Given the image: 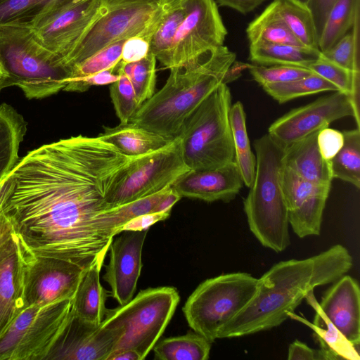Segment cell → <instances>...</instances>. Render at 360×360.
<instances>
[{"instance_id": "obj_1", "label": "cell", "mask_w": 360, "mask_h": 360, "mask_svg": "<svg viewBox=\"0 0 360 360\" xmlns=\"http://www.w3.org/2000/svg\"><path fill=\"white\" fill-rule=\"evenodd\" d=\"M131 158L98 136L44 145L3 179L0 207L26 250L87 269L109 250L113 238L101 217L105 195Z\"/></svg>"}, {"instance_id": "obj_2", "label": "cell", "mask_w": 360, "mask_h": 360, "mask_svg": "<svg viewBox=\"0 0 360 360\" xmlns=\"http://www.w3.org/2000/svg\"><path fill=\"white\" fill-rule=\"evenodd\" d=\"M352 265L349 252L339 244L306 259L275 264L258 278L254 297L221 328L218 339L248 335L280 326L308 292L335 282Z\"/></svg>"}, {"instance_id": "obj_3", "label": "cell", "mask_w": 360, "mask_h": 360, "mask_svg": "<svg viewBox=\"0 0 360 360\" xmlns=\"http://www.w3.org/2000/svg\"><path fill=\"white\" fill-rule=\"evenodd\" d=\"M236 55L224 45L171 68L162 88L144 102L131 122L176 138L185 120L221 83L237 77Z\"/></svg>"}, {"instance_id": "obj_4", "label": "cell", "mask_w": 360, "mask_h": 360, "mask_svg": "<svg viewBox=\"0 0 360 360\" xmlns=\"http://www.w3.org/2000/svg\"><path fill=\"white\" fill-rule=\"evenodd\" d=\"M255 175L243 207L250 231L276 252L290 244L289 218L281 183L284 148L268 134L254 142Z\"/></svg>"}, {"instance_id": "obj_5", "label": "cell", "mask_w": 360, "mask_h": 360, "mask_svg": "<svg viewBox=\"0 0 360 360\" xmlns=\"http://www.w3.org/2000/svg\"><path fill=\"white\" fill-rule=\"evenodd\" d=\"M0 91L18 86L29 98H43L63 90L72 68L44 46L32 29L0 28Z\"/></svg>"}, {"instance_id": "obj_6", "label": "cell", "mask_w": 360, "mask_h": 360, "mask_svg": "<svg viewBox=\"0 0 360 360\" xmlns=\"http://www.w3.org/2000/svg\"><path fill=\"white\" fill-rule=\"evenodd\" d=\"M231 102L230 90L221 83L185 120L177 137L191 170L214 169L234 161Z\"/></svg>"}, {"instance_id": "obj_7", "label": "cell", "mask_w": 360, "mask_h": 360, "mask_svg": "<svg viewBox=\"0 0 360 360\" xmlns=\"http://www.w3.org/2000/svg\"><path fill=\"white\" fill-rule=\"evenodd\" d=\"M259 280L245 272L221 274L201 283L183 307L187 323L211 343L221 328L238 314L256 294Z\"/></svg>"}, {"instance_id": "obj_8", "label": "cell", "mask_w": 360, "mask_h": 360, "mask_svg": "<svg viewBox=\"0 0 360 360\" xmlns=\"http://www.w3.org/2000/svg\"><path fill=\"white\" fill-rule=\"evenodd\" d=\"M167 0H102L98 13L65 58L72 68L105 46L135 36L149 41Z\"/></svg>"}, {"instance_id": "obj_9", "label": "cell", "mask_w": 360, "mask_h": 360, "mask_svg": "<svg viewBox=\"0 0 360 360\" xmlns=\"http://www.w3.org/2000/svg\"><path fill=\"white\" fill-rule=\"evenodd\" d=\"M179 300L173 287L147 288L127 304L108 309L101 325L124 329L113 350L133 349L144 359L164 333Z\"/></svg>"}, {"instance_id": "obj_10", "label": "cell", "mask_w": 360, "mask_h": 360, "mask_svg": "<svg viewBox=\"0 0 360 360\" xmlns=\"http://www.w3.org/2000/svg\"><path fill=\"white\" fill-rule=\"evenodd\" d=\"M189 170L179 137L161 149L134 157L114 174L105 195L106 210L156 193Z\"/></svg>"}, {"instance_id": "obj_11", "label": "cell", "mask_w": 360, "mask_h": 360, "mask_svg": "<svg viewBox=\"0 0 360 360\" xmlns=\"http://www.w3.org/2000/svg\"><path fill=\"white\" fill-rule=\"evenodd\" d=\"M72 312V299L22 310L0 336V360H44Z\"/></svg>"}, {"instance_id": "obj_12", "label": "cell", "mask_w": 360, "mask_h": 360, "mask_svg": "<svg viewBox=\"0 0 360 360\" xmlns=\"http://www.w3.org/2000/svg\"><path fill=\"white\" fill-rule=\"evenodd\" d=\"M20 244L25 309L72 299L86 269L65 259L34 254Z\"/></svg>"}, {"instance_id": "obj_13", "label": "cell", "mask_w": 360, "mask_h": 360, "mask_svg": "<svg viewBox=\"0 0 360 360\" xmlns=\"http://www.w3.org/2000/svg\"><path fill=\"white\" fill-rule=\"evenodd\" d=\"M185 18L174 40L165 68L170 69L224 46L226 28L213 0H182Z\"/></svg>"}, {"instance_id": "obj_14", "label": "cell", "mask_w": 360, "mask_h": 360, "mask_svg": "<svg viewBox=\"0 0 360 360\" xmlns=\"http://www.w3.org/2000/svg\"><path fill=\"white\" fill-rule=\"evenodd\" d=\"M353 116L359 128V112L352 98L342 91L319 98L305 105L292 109L276 120L268 134L283 148L304 138L342 117Z\"/></svg>"}, {"instance_id": "obj_15", "label": "cell", "mask_w": 360, "mask_h": 360, "mask_svg": "<svg viewBox=\"0 0 360 360\" xmlns=\"http://www.w3.org/2000/svg\"><path fill=\"white\" fill-rule=\"evenodd\" d=\"M102 0H70L46 13L32 28L36 39L64 58L96 18Z\"/></svg>"}, {"instance_id": "obj_16", "label": "cell", "mask_w": 360, "mask_h": 360, "mask_svg": "<svg viewBox=\"0 0 360 360\" xmlns=\"http://www.w3.org/2000/svg\"><path fill=\"white\" fill-rule=\"evenodd\" d=\"M123 335L122 327L96 325L72 311L44 360H106Z\"/></svg>"}, {"instance_id": "obj_17", "label": "cell", "mask_w": 360, "mask_h": 360, "mask_svg": "<svg viewBox=\"0 0 360 360\" xmlns=\"http://www.w3.org/2000/svg\"><path fill=\"white\" fill-rule=\"evenodd\" d=\"M281 183L289 223L294 233L301 238L319 236L331 186L304 180L285 166L281 171Z\"/></svg>"}, {"instance_id": "obj_18", "label": "cell", "mask_w": 360, "mask_h": 360, "mask_svg": "<svg viewBox=\"0 0 360 360\" xmlns=\"http://www.w3.org/2000/svg\"><path fill=\"white\" fill-rule=\"evenodd\" d=\"M148 231V229L123 231L110 245V261L103 278L110 285V295L120 305L129 302L136 291Z\"/></svg>"}, {"instance_id": "obj_19", "label": "cell", "mask_w": 360, "mask_h": 360, "mask_svg": "<svg viewBox=\"0 0 360 360\" xmlns=\"http://www.w3.org/2000/svg\"><path fill=\"white\" fill-rule=\"evenodd\" d=\"M304 299L318 309L354 345L360 344V290L357 281L343 275L324 292L319 302L314 290Z\"/></svg>"}, {"instance_id": "obj_20", "label": "cell", "mask_w": 360, "mask_h": 360, "mask_svg": "<svg viewBox=\"0 0 360 360\" xmlns=\"http://www.w3.org/2000/svg\"><path fill=\"white\" fill-rule=\"evenodd\" d=\"M243 184L240 171L233 161L214 169L189 170L171 186L181 198L228 202L235 198Z\"/></svg>"}, {"instance_id": "obj_21", "label": "cell", "mask_w": 360, "mask_h": 360, "mask_svg": "<svg viewBox=\"0 0 360 360\" xmlns=\"http://www.w3.org/2000/svg\"><path fill=\"white\" fill-rule=\"evenodd\" d=\"M24 309L22 251L17 236L11 250L0 262V336Z\"/></svg>"}, {"instance_id": "obj_22", "label": "cell", "mask_w": 360, "mask_h": 360, "mask_svg": "<svg viewBox=\"0 0 360 360\" xmlns=\"http://www.w3.org/2000/svg\"><path fill=\"white\" fill-rule=\"evenodd\" d=\"M319 130L285 147L283 165L304 180L331 186L333 178L330 161L322 158L317 145Z\"/></svg>"}, {"instance_id": "obj_23", "label": "cell", "mask_w": 360, "mask_h": 360, "mask_svg": "<svg viewBox=\"0 0 360 360\" xmlns=\"http://www.w3.org/2000/svg\"><path fill=\"white\" fill-rule=\"evenodd\" d=\"M105 256L98 257L85 270L72 299V311L77 316L100 325L106 313L105 302L110 293L100 281Z\"/></svg>"}, {"instance_id": "obj_24", "label": "cell", "mask_w": 360, "mask_h": 360, "mask_svg": "<svg viewBox=\"0 0 360 360\" xmlns=\"http://www.w3.org/2000/svg\"><path fill=\"white\" fill-rule=\"evenodd\" d=\"M125 155L136 157L161 149L174 139L148 130L133 122L104 127L98 136Z\"/></svg>"}, {"instance_id": "obj_25", "label": "cell", "mask_w": 360, "mask_h": 360, "mask_svg": "<svg viewBox=\"0 0 360 360\" xmlns=\"http://www.w3.org/2000/svg\"><path fill=\"white\" fill-rule=\"evenodd\" d=\"M314 310L313 323L294 312H289L288 316L312 330L326 360H359V346L352 344L318 309Z\"/></svg>"}, {"instance_id": "obj_26", "label": "cell", "mask_w": 360, "mask_h": 360, "mask_svg": "<svg viewBox=\"0 0 360 360\" xmlns=\"http://www.w3.org/2000/svg\"><path fill=\"white\" fill-rule=\"evenodd\" d=\"M22 115L7 103L0 104V182L19 160L18 150L27 131Z\"/></svg>"}, {"instance_id": "obj_27", "label": "cell", "mask_w": 360, "mask_h": 360, "mask_svg": "<svg viewBox=\"0 0 360 360\" xmlns=\"http://www.w3.org/2000/svg\"><path fill=\"white\" fill-rule=\"evenodd\" d=\"M249 60L255 65H293L307 68L321 57L319 49L279 44H250Z\"/></svg>"}, {"instance_id": "obj_28", "label": "cell", "mask_w": 360, "mask_h": 360, "mask_svg": "<svg viewBox=\"0 0 360 360\" xmlns=\"http://www.w3.org/2000/svg\"><path fill=\"white\" fill-rule=\"evenodd\" d=\"M186 8L182 0H167L149 41V51L165 67L176 34L185 18Z\"/></svg>"}, {"instance_id": "obj_29", "label": "cell", "mask_w": 360, "mask_h": 360, "mask_svg": "<svg viewBox=\"0 0 360 360\" xmlns=\"http://www.w3.org/2000/svg\"><path fill=\"white\" fill-rule=\"evenodd\" d=\"M70 0H0V28L32 29L53 8Z\"/></svg>"}, {"instance_id": "obj_30", "label": "cell", "mask_w": 360, "mask_h": 360, "mask_svg": "<svg viewBox=\"0 0 360 360\" xmlns=\"http://www.w3.org/2000/svg\"><path fill=\"white\" fill-rule=\"evenodd\" d=\"M229 122L234 146V162L241 174L243 184L250 187L253 183L256 157L251 150L246 129V115L241 102L231 105L229 110Z\"/></svg>"}, {"instance_id": "obj_31", "label": "cell", "mask_w": 360, "mask_h": 360, "mask_svg": "<svg viewBox=\"0 0 360 360\" xmlns=\"http://www.w3.org/2000/svg\"><path fill=\"white\" fill-rule=\"evenodd\" d=\"M153 349L155 358L160 360H207L211 342L193 331L163 339Z\"/></svg>"}, {"instance_id": "obj_32", "label": "cell", "mask_w": 360, "mask_h": 360, "mask_svg": "<svg viewBox=\"0 0 360 360\" xmlns=\"http://www.w3.org/2000/svg\"><path fill=\"white\" fill-rule=\"evenodd\" d=\"M246 34L250 44L302 46L280 18L273 1L249 23Z\"/></svg>"}, {"instance_id": "obj_33", "label": "cell", "mask_w": 360, "mask_h": 360, "mask_svg": "<svg viewBox=\"0 0 360 360\" xmlns=\"http://www.w3.org/2000/svg\"><path fill=\"white\" fill-rule=\"evenodd\" d=\"M344 143L330 161L333 178L340 179L360 188V130L344 131Z\"/></svg>"}, {"instance_id": "obj_34", "label": "cell", "mask_w": 360, "mask_h": 360, "mask_svg": "<svg viewBox=\"0 0 360 360\" xmlns=\"http://www.w3.org/2000/svg\"><path fill=\"white\" fill-rule=\"evenodd\" d=\"M360 0H338L330 9L318 40L324 52L341 39L352 27Z\"/></svg>"}, {"instance_id": "obj_35", "label": "cell", "mask_w": 360, "mask_h": 360, "mask_svg": "<svg viewBox=\"0 0 360 360\" xmlns=\"http://www.w3.org/2000/svg\"><path fill=\"white\" fill-rule=\"evenodd\" d=\"M275 9L293 36L304 46L319 49L318 37L307 8L283 0L273 1Z\"/></svg>"}, {"instance_id": "obj_36", "label": "cell", "mask_w": 360, "mask_h": 360, "mask_svg": "<svg viewBox=\"0 0 360 360\" xmlns=\"http://www.w3.org/2000/svg\"><path fill=\"white\" fill-rule=\"evenodd\" d=\"M170 188L171 186L167 187L153 195L103 211L101 217L105 229L114 238L121 233L122 227L129 221L143 214L153 213L157 204Z\"/></svg>"}, {"instance_id": "obj_37", "label": "cell", "mask_w": 360, "mask_h": 360, "mask_svg": "<svg viewBox=\"0 0 360 360\" xmlns=\"http://www.w3.org/2000/svg\"><path fill=\"white\" fill-rule=\"evenodd\" d=\"M156 58L150 51L142 59L132 63L120 60L117 72L124 74L131 82L140 105L155 94Z\"/></svg>"}, {"instance_id": "obj_38", "label": "cell", "mask_w": 360, "mask_h": 360, "mask_svg": "<svg viewBox=\"0 0 360 360\" xmlns=\"http://www.w3.org/2000/svg\"><path fill=\"white\" fill-rule=\"evenodd\" d=\"M262 87L269 96L280 103L323 91H338L334 84L314 72L301 79L283 83L266 84Z\"/></svg>"}, {"instance_id": "obj_39", "label": "cell", "mask_w": 360, "mask_h": 360, "mask_svg": "<svg viewBox=\"0 0 360 360\" xmlns=\"http://www.w3.org/2000/svg\"><path fill=\"white\" fill-rule=\"evenodd\" d=\"M359 8L355 14L352 32L346 34L331 48L321 53V57L354 74H359Z\"/></svg>"}, {"instance_id": "obj_40", "label": "cell", "mask_w": 360, "mask_h": 360, "mask_svg": "<svg viewBox=\"0 0 360 360\" xmlns=\"http://www.w3.org/2000/svg\"><path fill=\"white\" fill-rule=\"evenodd\" d=\"M307 68L334 84L339 91L348 94L352 98L355 109L359 112V74H354L322 57L311 63Z\"/></svg>"}, {"instance_id": "obj_41", "label": "cell", "mask_w": 360, "mask_h": 360, "mask_svg": "<svg viewBox=\"0 0 360 360\" xmlns=\"http://www.w3.org/2000/svg\"><path fill=\"white\" fill-rule=\"evenodd\" d=\"M126 40L122 39L111 44L73 66L69 82L115 67L121 60L122 47Z\"/></svg>"}, {"instance_id": "obj_42", "label": "cell", "mask_w": 360, "mask_h": 360, "mask_svg": "<svg viewBox=\"0 0 360 360\" xmlns=\"http://www.w3.org/2000/svg\"><path fill=\"white\" fill-rule=\"evenodd\" d=\"M117 73L120 77L111 84L110 95L120 123L125 124L131 121L141 105L129 79L124 74Z\"/></svg>"}, {"instance_id": "obj_43", "label": "cell", "mask_w": 360, "mask_h": 360, "mask_svg": "<svg viewBox=\"0 0 360 360\" xmlns=\"http://www.w3.org/2000/svg\"><path fill=\"white\" fill-rule=\"evenodd\" d=\"M250 75L262 86L287 82L307 77L313 73L309 69L293 65H259L247 64Z\"/></svg>"}, {"instance_id": "obj_44", "label": "cell", "mask_w": 360, "mask_h": 360, "mask_svg": "<svg viewBox=\"0 0 360 360\" xmlns=\"http://www.w3.org/2000/svg\"><path fill=\"white\" fill-rule=\"evenodd\" d=\"M344 143L343 132L329 128L319 130L317 135V145L322 158L330 161L341 149Z\"/></svg>"}, {"instance_id": "obj_45", "label": "cell", "mask_w": 360, "mask_h": 360, "mask_svg": "<svg viewBox=\"0 0 360 360\" xmlns=\"http://www.w3.org/2000/svg\"><path fill=\"white\" fill-rule=\"evenodd\" d=\"M120 77L117 73V64L115 67L103 70L81 79L70 82L63 91L72 92H84L92 86L109 84L117 81Z\"/></svg>"}, {"instance_id": "obj_46", "label": "cell", "mask_w": 360, "mask_h": 360, "mask_svg": "<svg viewBox=\"0 0 360 360\" xmlns=\"http://www.w3.org/2000/svg\"><path fill=\"white\" fill-rule=\"evenodd\" d=\"M149 52V39L143 36L127 39L123 45L121 60L125 63L138 61Z\"/></svg>"}, {"instance_id": "obj_47", "label": "cell", "mask_w": 360, "mask_h": 360, "mask_svg": "<svg viewBox=\"0 0 360 360\" xmlns=\"http://www.w3.org/2000/svg\"><path fill=\"white\" fill-rule=\"evenodd\" d=\"M338 0H309L307 8L314 20L318 40L323 30L327 16Z\"/></svg>"}, {"instance_id": "obj_48", "label": "cell", "mask_w": 360, "mask_h": 360, "mask_svg": "<svg viewBox=\"0 0 360 360\" xmlns=\"http://www.w3.org/2000/svg\"><path fill=\"white\" fill-rule=\"evenodd\" d=\"M288 360H326L323 352L321 349H315L305 343L295 340L288 347Z\"/></svg>"}, {"instance_id": "obj_49", "label": "cell", "mask_w": 360, "mask_h": 360, "mask_svg": "<svg viewBox=\"0 0 360 360\" xmlns=\"http://www.w3.org/2000/svg\"><path fill=\"white\" fill-rule=\"evenodd\" d=\"M170 212L149 213L139 216L123 225V231H142L148 229L158 221H163L169 217Z\"/></svg>"}, {"instance_id": "obj_50", "label": "cell", "mask_w": 360, "mask_h": 360, "mask_svg": "<svg viewBox=\"0 0 360 360\" xmlns=\"http://www.w3.org/2000/svg\"><path fill=\"white\" fill-rule=\"evenodd\" d=\"M217 6L232 8L242 14H247L266 0H213Z\"/></svg>"}, {"instance_id": "obj_51", "label": "cell", "mask_w": 360, "mask_h": 360, "mask_svg": "<svg viewBox=\"0 0 360 360\" xmlns=\"http://www.w3.org/2000/svg\"><path fill=\"white\" fill-rule=\"evenodd\" d=\"M181 196L172 188L159 201L153 210V213L170 212L174 205L181 199Z\"/></svg>"}, {"instance_id": "obj_52", "label": "cell", "mask_w": 360, "mask_h": 360, "mask_svg": "<svg viewBox=\"0 0 360 360\" xmlns=\"http://www.w3.org/2000/svg\"><path fill=\"white\" fill-rule=\"evenodd\" d=\"M15 234L13 224L0 207V248L11 239Z\"/></svg>"}, {"instance_id": "obj_53", "label": "cell", "mask_w": 360, "mask_h": 360, "mask_svg": "<svg viewBox=\"0 0 360 360\" xmlns=\"http://www.w3.org/2000/svg\"><path fill=\"white\" fill-rule=\"evenodd\" d=\"M106 360H141L137 352L129 349H115Z\"/></svg>"}, {"instance_id": "obj_54", "label": "cell", "mask_w": 360, "mask_h": 360, "mask_svg": "<svg viewBox=\"0 0 360 360\" xmlns=\"http://www.w3.org/2000/svg\"><path fill=\"white\" fill-rule=\"evenodd\" d=\"M17 236L15 234L6 244L0 248V262L9 253L13 247Z\"/></svg>"}, {"instance_id": "obj_55", "label": "cell", "mask_w": 360, "mask_h": 360, "mask_svg": "<svg viewBox=\"0 0 360 360\" xmlns=\"http://www.w3.org/2000/svg\"><path fill=\"white\" fill-rule=\"evenodd\" d=\"M292 4H296L297 6L307 8V5L309 0H283Z\"/></svg>"}, {"instance_id": "obj_56", "label": "cell", "mask_w": 360, "mask_h": 360, "mask_svg": "<svg viewBox=\"0 0 360 360\" xmlns=\"http://www.w3.org/2000/svg\"><path fill=\"white\" fill-rule=\"evenodd\" d=\"M4 184L3 182V180L0 182V206L3 200V195H4Z\"/></svg>"}, {"instance_id": "obj_57", "label": "cell", "mask_w": 360, "mask_h": 360, "mask_svg": "<svg viewBox=\"0 0 360 360\" xmlns=\"http://www.w3.org/2000/svg\"><path fill=\"white\" fill-rule=\"evenodd\" d=\"M3 77V72H2V70L0 68V78H1Z\"/></svg>"}, {"instance_id": "obj_58", "label": "cell", "mask_w": 360, "mask_h": 360, "mask_svg": "<svg viewBox=\"0 0 360 360\" xmlns=\"http://www.w3.org/2000/svg\"><path fill=\"white\" fill-rule=\"evenodd\" d=\"M75 1H79V0H74Z\"/></svg>"}]
</instances>
